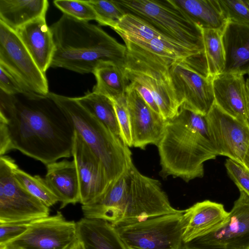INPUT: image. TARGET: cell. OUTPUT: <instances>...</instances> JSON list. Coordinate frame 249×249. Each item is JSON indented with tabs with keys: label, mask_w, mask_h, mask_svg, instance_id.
<instances>
[{
	"label": "cell",
	"mask_w": 249,
	"mask_h": 249,
	"mask_svg": "<svg viewBox=\"0 0 249 249\" xmlns=\"http://www.w3.org/2000/svg\"><path fill=\"white\" fill-rule=\"evenodd\" d=\"M228 21L249 24V0H218Z\"/></svg>",
	"instance_id": "cell-33"
},
{
	"label": "cell",
	"mask_w": 249,
	"mask_h": 249,
	"mask_svg": "<svg viewBox=\"0 0 249 249\" xmlns=\"http://www.w3.org/2000/svg\"><path fill=\"white\" fill-rule=\"evenodd\" d=\"M30 223H0V246L16 238L23 234L28 229Z\"/></svg>",
	"instance_id": "cell-37"
},
{
	"label": "cell",
	"mask_w": 249,
	"mask_h": 249,
	"mask_svg": "<svg viewBox=\"0 0 249 249\" xmlns=\"http://www.w3.org/2000/svg\"><path fill=\"white\" fill-rule=\"evenodd\" d=\"M157 146L161 175L186 182L203 177L204 163L218 156L206 115L183 106L167 120Z\"/></svg>",
	"instance_id": "cell-3"
},
{
	"label": "cell",
	"mask_w": 249,
	"mask_h": 249,
	"mask_svg": "<svg viewBox=\"0 0 249 249\" xmlns=\"http://www.w3.org/2000/svg\"><path fill=\"white\" fill-rule=\"evenodd\" d=\"M82 211L84 217L105 220L114 227L183 212L171 205L160 181L142 174L132 159L105 193L82 205Z\"/></svg>",
	"instance_id": "cell-2"
},
{
	"label": "cell",
	"mask_w": 249,
	"mask_h": 249,
	"mask_svg": "<svg viewBox=\"0 0 249 249\" xmlns=\"http://www.w3.org/2000/svg\"><path fill=\"white\" fill-rule=\"evenodd\" d=\"M0 64L31 91L47 95L50 92L46 74L39 69L15 31L0 21Z\"/></svg>",
	"instance_id": "cell-13"
},
{
	"label": "cell",
	"mask_w": 249,
	"mask_h": 249,
	"mask_svg": "<svg viewBox=\"0 0 249 249\" xmlns=\"http://www.w3.org/2000/svg\"><path fill=\"white\" fill-rule=\"evenodd\" d=\"M202 30L222 31L227 19L218 0H171Z\"/></svg>",
	"instance_id": "cell-25"
},
{
	"label": "cell",
	"mask_w": 249,
	"mask_h": 249,
	"mask_svg": "<svg viewBox=\"0 0 249 249\" xmlns=\"http://www.w3.org/2000/svg\"><path fill=\"white\" fill-rule=\"evenodd\" d=\"M112 101L120 125L122 140L128 147H131L132 140L126 95Z\"/></svg>",
	"instance_id": "cell-34"
},
{
	"label": "cell",
	"mask_w": 249,
	"mask_h": 249,
	"mask_svg": "<svg viewBox=\"0 0 249 249\" xmlns=\"http://www.w3.org/2000/svg\"><path fill=\"white\" fill-rule=\"evenodd\" d=\"M75 99L113 134L122 140L120 125L111 99L93 91L89 92L85 95Z\"/></svg>",
	"instance_id": "cell-27"
},
{
	"label": "cell",
	"mask_w": 249,
	"mask_h": 249,
	"mask_svg": "<svg viewBox=\"0 0 249 249\" xmlns=\"http://www.w3.org/2000/svg\"><path fill=\"white\" fill-rule=\"evenodd\" d=\"M0 95V156L16 149L46 165L72 156L74 129L48 95Z\"/></svg>",
	"instance_id": "cell-1"
},
{
	"label": "cell",
	"mask_w": 249,
	"mask_h": 249,
	"mask_svg": "<svg viewBox=\"0 0 249 249\" xmlns=\"http://www.w3.org/2000/svg\"><path fill=\"white\" fill-rule=\"evenodd\" d=\"M229 214L223 204L206 200L184 210L183 240L186 243L220 227Z\"/></svg>",
	"instance_id": "cell-20"
},
{
	"label": "cell",
	"mask_w": 249,
	"mask_h": 249,
	"mask_svg": "<svg viewBox=\"0 0 249 249\" xmlns=\"http://www.w3.org/2000/svg\"><path fill=\"white\" fill-rule=\"evenodd\" d=\"M183 212L114 228L127 249H184Z\"/></svg>",
	"instance_id": "cell-7"
},
{
	"label": "cell",
	"mask_w": 249,
	"mask_h": 249,
	"mask_svg": "<svg viewBox=\"0 0 249 249\" xmlns=\"http://www.w3.org/2000/svg\"><path fill=\"white\" fill-rule=\"evenodd\" d=\"M16 32L39 69L46 74L55 51L53 34L46 17L36 18Z\"/></svg>",
	"instance_id": "cell-19"
},
{
	"label": "cell",
	"mask_w": 249,
	"mask_h": 249,
	"mask_svg": "<svg viewBox=\"0 0 249 249\" xmlns=\"http://www.w3.org/2000/svg\"><path fill=\"white\" fill-rule=\"evenodd\" d=\"M93 7L97 16V22L103 26L114 28L126 12L115 1L107 0H87Z\"/></svg>",
	"instance_id": "cell-31"
},
{
	"label": "cell",
	"mask_w": 249,
	"mask_h": 249,
	"mask_svg": "<svg viewBox=\"0 0 249 249\" xmlns=\"http://www.w3.org/2000/svg\"><path fill=\"white\" fill-rule=\"evenodd\" d=\"M203 51L200 59L208 77L213 78L223 72L225 67V53L222 31L203 29Z\"/></svg>",
	"instance_id": "cell-28"
},
{
	"label": "cell",
	"mask_w": 249,
	"mask_h": 249,
	"mask_svg": "<svg viewBox=\"0 0 249 249\" xmlns=\"http://www.w3.org/2000/svg\"><path fill=\"white\" fill-rule=\"evenodd\" d=\"M214 104L224 112L247 123V87L243 75L222 73L213 78Z\"/></svg>",
	"instance_id": "cell-17"
},
{
	"label": "cell",
	"mask_w": 249,
	"mask_h": 249,
	"mask_svg": "<svg viewBox=\"0 0 249 249\" xmlns=\"http://www.w3.org/2000/svg\"><path fill=\"white\" fill-rule=\"evenodd\" d=\"M72 156L79 178L80 203L85 205L103 195L110 183L100 159L75 131Z\"/></svg>",
	"instance_id": "cell-15"
},
{
	"label": "cell",
	"mask_w": 249,
	"mask_h": 249,
	"mask_svg": "<svg viewBox=\"0 0 249 249\" xmlns=\"http://www.w3.org/2000/svg\"><path fill=\"white\" fill-rule=\"evenodd\" d=\"M129 83V85L138 92L145 102L153 110L161 114L153 96L148 89L136 82L131 81Z\"/></svg>",
	"instance_id": "cell-38"
},
{
	"label": "cell",
	"mask_w": 249,
	"mask_h": 249,
	"mask_svg": "<svg viewBox=\"0 0 249 249\" xmlns=\"http://www.w3.org/2000/svg\"><path fill=\"white\" fill-rule=\"evenodd\" d=\"M115 1L126 13L140 17L168 37L203 52L202 29L171 0Z\"/></svg>",
	"instance_id": "cell-6"
},
{
	"label": "cell",
	"mask_w": 249,
	"mask_h": 249,
	"mask_svg": "<svg viewBox=\"0 0 249 249\" xmlns=\"http://www.w3.org/2000/svg\"><path fill=\"white\" fill-rule=\"evenodd\" d=\"M206 119L218 156L222 155L243 164L249 146V126L213 106Z\"/></svg>",
	"instance_id": "cell-14"
},
{
	"label": "cell",
	"mask_w": 249,
	"mask_h": 249,
	"mask_svg": "<svg viewBox=\"0 0 249 249\" xmlns=\"http://www.w3.org/2000/svg\"><path fill=\"white\" fill-rule=\"evenodd\" d=\"M70 249H84V248L80 241L77 239Z\"/></svg>",
	"instance_id": "cell-41"
},
{
	"label": "cell",
	"mask_w": 249,
	"mask_h": 249,
	"mask_svg": "<svg viewBox=\"0 0 249 249\" xmlns=\"http://www.w3.org/2000/svg\"><path fill=\"white\" fill-rule=\"evenodd\" d=\"M225 53L222 73L249 74V24L228 21L222 31Z\"/></svg>",
	"instance_id": "cell-18"
},
{
	"label": "cell",
	"mask_w": 249,
	"mask_h": 249,
	"mask_svg": "<svg viewBox=\"0 0 249 249\" xmlns=\"http://www.w3.org/2000/svg\"><path fill=\"white\" fill-rule=\"evenodd\" d=\"M169 67L155 59L127 52L124 69L129 82H136L153 96L163 118L168 120L180 108Z\"/></svg>",
	"instance_id": "cell-8"
},
{
	"label": "cell",
	"mask_w": 249,
	"mask_h": 249,
	"mask_svg": "<svg viewBox=\"0 0 249 249\" xmlns=\"http://www.w3.org/2000/svg\"><path fill=\"white\" fill-rule=\"evenodd\" d=\"M225 167L229 176L239 190L249 196V170L243 164L229 158L226 160Z\"/></svg>",
	"instance_id": "cell-35"
},
{
	"label": "cell",
	"mask_w": 249,
	"mask_h": 249,
	"mask_svg": "<svg viewBox=\"0 0 249 249\" xmlns=\"http://www.w3.org/2000/svg\"><path fill=\"white\" fill-rule=\"evenodd\" d=\"M246 82L247 87V123L249 126V74Z\"/></svg>",
	"instance_id": "cell-39"
},
{
	"label": "cell",
	"mask_w": 249,
	"mask_h": 249,
	"mask_svg": "<svg viewBox=\"0 0 249 249\" xmlns=\"http://www.w3.org/2000/svg\"><path fill=\"white\" fill-rule=\"evenodd\" d=\"M76 225L77 239L84 249H127L114 227L106 221L84 217Z\"/></svg>",
	"instance_id": "cell-23"
},
{
	"label": "cell",
	"mask_w": 249,
	"mask_h": 249,
	"mask_svg": "<svg viewBox=\"0 0 249 249\" xmlns=\"http://www.w3.org/2000/svg\"><path fill=\"white\" fill-rule=\"evenodd\" d=\"M96 84L92 91L104 95L112 101L124 97L129 84L124 66L112 61L100 63L92 73Z\"/></svg>",
	"instance_id": "cell-26"
},
{
	"label": "cell",
	"mask_w": 249,
	"mask_h": 249,
	"mask_svg": "<svg viewBox=\"0 0 249 249\" xmlns=\"http://www.w3.org/2000/svg\"><path fill=\"white\" fill-rule=\"evenodd\" d=\"M0 90L8 95H16L30 91L12 72L0 64Z\"/></svg>",
	"instance_id": "cell-36"
},
{
	"label": "cell",
	"mask_w": 249,
	"mask_h": 249,
	"mask_svg": "<svg viewBox=\"0 0 249 249\" xmlns=\"http://www.w3.org/2000/svg\"><path fill=\"white\" fill-rule=\"evenodd\" d=\"M127 52L158 60L169 67L175 62L201 53L168 37H157L137 44H125Z\"/></svg>",
	"instance_id": "cell-22"
},
{
	"label": "cell",
	"mask_w": 249,
	"mask_h": 249,
	"mask_svg": "<svg viewBox=\"0 0 249 249\" xmlns=\"http://www.w3.org/2000/svg\"><path fill=\"white\" fill-rule=\"evenodd\" d=\"M193 56L175 62L169 74L180 107L207 115L214 104L213 78L200 70Z\"/></svg>",
	"instance_id": "cell-10"
},
{
	"label": "cell",
	"mask_w": 249,
	"mask_h": 249,
	"mask_svg": "<svg viewBox=\"0 0 249 249\" xmlns=\"http://www.w3.org/2000/svg\"><path fill=\"white\" fill-rule=\"evenodd\" d=\"M53 3L63 14L76 20L85 22L97 21L94 10L87 0H55Z\"/></svg>",
	"instance_id": "cell-32"
},
{
	"label": "cell",
	"mask_w": 249,
	"mask_h": 249,
	"mask_svg": "<svg viewBox=\"0 0 249 249\" xmlns=\"http://www.w3.org/2000/svg\"><path fill=\"white\" fill-rule=\"evenodd\" d=\"M46 168L44 178L58 198L60 209L80 202L79 181L74 160L55 161L47 164Z\"/></svg>",
	"instance_id": "cell-21"
},
{
	"label": "cell",
	"mask_w": 249,
	"mask_h": 249,
	"mask_svg": "<svg viewBox=\"0 0 249 249\" xmlns=\"http://www.w3.org/2000/svg\"><path fill=\"white\" fill-rule=\"evenodd\" d=\"M48 96L64 111L74 130L102 162L110 183L125 171L131 157L129 147L83 107L75 98L50 92Z\"/></svg>",
	"instance_id": "cell-5"
},
{
	"label": "cell",
	"mask_w": 249,
	"mask_h": 249,
	"mask_svg": "<svg viewBox=\"0 0 249 249\" xmlns=\"http://www.w3.org/2000/svg\"><path fill=\"white\" fill-rule=\"evenodd\" d=\"M126 98L132 146L144 149L149 144L157 146L164 132L167 120L153 110L129 85Z\"/></svg>",
	"instance_id": "cell-16"
},
{
	"label": "cell",
	"mask_w": 249,
	"mask_h": 249,
	"mask_svg": "<svg viewBox=\"0 0 249 249\" xmlns=\"http://www.w3.org/2000/svg\"><path fill=\"white\" fill-rule=\"evenodd\" d=\"M50 28L55 45L51 67L85 74L105 61L124 66L125 46L99 26L63 14Z\"/></svg>",
	"instance_id": "cell-4"
},
{
	"label": "cell",
	"mask_w": 249,
	"mask_h": 249,
	"mask_svg": "<svg viewBox=\"0 0 249 249\" xmlns=\"http://www.w3.org/2000/svg\"><path fill=\"white\" fill-rule=\"evenodd\" d=\"M15 160L0 157V223L31 222L50 215V208L16 179Z\"/></svg>",
	"instance_id": "cell-9"
},
{
	"label": "cell",
	"mask_w": 249,
	"mask_h": 249,
	"mask_svg": "<svg viewBox=\"0 0 249 249\" xmlns=\"http://www.w3.org/2000/svg\"><path fill=\"white\" fill-rule=\"evenodd\" d=\"M77 239L76 222L57 211L31 222L23 234L0 249H70Z\"/></svg>",
	"instance_id": "cell-11"
},
{
	"label": "cell",
	"mask_w": 249,
	"mask_h": 249,
	"mask_svg": "<svg viewBox=\"0 0 249 249\" xmlns=\"http://www.w3.org/2000/svg\"><path fill=\"white\" fill-rule=\"evenodd\" d=\"M47 0H0V21L16 31L30 21L46 17Z\"/></svg>",
	"instance_id": "cell-24"
},
{
	"label": "cell",
	"mask_w": 249,
	"mask_h": 249,
	"mask_svg": "<svg viewBox=\"0 0 249 249\" xmlns=\"http://www.w3.org/2000/svg\"><path fill=\"white\" fill-rule=\"evenodd\" d=\"M227 220L220 227L184 244V249H249V196L239 190Z\"/></svg>",
	"instance_id": "cell-12"
},
{
	"label": "cell",
	"mask_w": 249,
	"mask_h": 249,
	"mask_svg": "<svg viewBox=\"0 0 249 249\" xmlns=\"http://www.w3.org/2000/svg\"><path fill=\"white\" fill-rule=\"evenodd\" d=\"M14 174L18 182L25 190L48 207L59 202L58 198L50 188L45 178L39 175L31 176L19 169L18 166L15 168Z\"/></svg>",
	"instance_id": "cell-30"
},
{
	"label": "cell",
	"mask_w": 249,
	"mask_h": 249,
	"mask_svg": "<svg viewBox=\"0 0 249 249\" xmlns=\"http://www.w3.org/2000/svg\"><path fill=\"white\" fill-rule=\"evenodd\" d=\"M112 29L125 44H137L157 37H168L144 19L130 13H126Z\"/></svg>",
	"instance_id": "cell-29"
},
{
	"label": "cell",
	"mask_w": 249,
	"mask_h": 249,
	"mask_svg": "<svg viewBox=\"0 0 249 249\" xmlns=\"http://www.w3.org/2000/svg\"><path fill=\"white\" fill-rule=\"evenodd\" d=\"M243 165L249 170V146L244 158Z\"/></svg>",
	"instance_id": "cell-40"
}]
</instances>
